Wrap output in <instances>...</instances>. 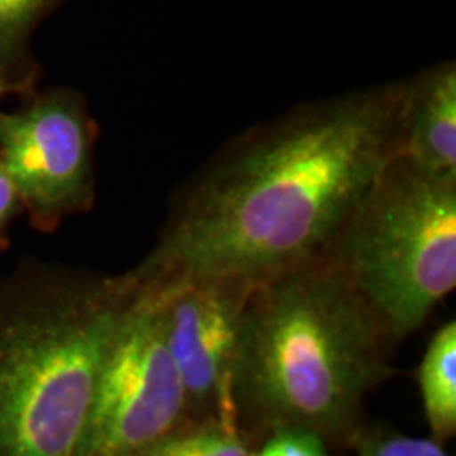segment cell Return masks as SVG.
I'll return each instance as SVG.
<instances>
[{
    "label": "cell",
    "instance_id": "6da1fadb",
    "mask_svg": "<svg viewBox=\"0 0 456 456\" xmlns=\"http://www.w3.org/2000/svg\"><path fill=\"white\" fill-rule=\"evenodd\" d=\"M408 81L315 102L237 140L165 224L140 283H260L328 256L399 157Z\"/></svg>",
    "mask_w": 456,
    "mask_h": 456
},
{
    "label": "cell",
    "instance_id": "7a4b0ae2",
    "mask_svg": "<svg viewBox=\"0 0 456 456\" xmlns=\"http://www.w3.org/2000/svg\"><path fill=\"white\" fill-rule=\"evenodd\" d=\"M385 330L330 256L256 283L231 397L279 429L334 433L385 379Z\"/></svg>",
    "mask_w": 456,
    "mask_h": 456
},
{
    "label": "cell",
    "instance_id": "3957f363",
    "mask_svg": "<svg viewBox=\"0 0 456 456\" xmlns=\"http://www.w3.org/2000/svg\"><path fill=\"white\" fill-rule=\"evenodd\" d=\"M131 273L68 289L0 326V456H74Z\"/></svg>",
    "mask_w": 456,
    "mask_h": 456
},
{
    "label": "cell",
    "instance_id": "277c9868",
    "mask_svg": "<svg viewBox=\"0 0 456 456\" xmlns=\"http://www.w3.org/2000/svg\"><path fill=\"white\" fill-rule=\"evenodd\" d=\"M328 256L387 338H406L456 285V175L393 159Z\"/></svg>",
    "mask_w": 456,
    "mask_h": 456
},
{
    "label": "cell",
    "instance_id": "5b68a950",
    "mask_svg": "<svg viewBox=\"0 0 456 456\" xmlns=\"http://www.w3.org/2000/svg\"><path fill=\"white\" fill-rule=\"evenodd\" d=\"M186 408L165 340L163 288L140 283L108 345L74 456H142L174 433Z\"/></svg>",
    "mask_w": 456,
    "mask_h": 456
},
{
    "label": "cell",
    "instance_id": "8992f818",
    "mask_svg": "<svg viewBox=\"0 0 456 456\" xmlns=\"http://www.w3.org/2000/svg\"><path fill=\"white\" fill-rule=\"evenodd\" d=\"M0 165L20 201L53 220L94 197L91 123L72 91H53L21 110L0 114Z\"/></svg>",
    "mask_w": 456,
    "mask_h": 456
},
{
    "label": "cell",
    "instance_id": "52a82bcc",
    "mask_svg": "<svg viewBox=\"0 0 456 456\" xmlns=\"http://www.w3.org/2000/svg\"><path fill=\"white\" fill-rule=\"evenodd\" d=\"M163 288L167 349L188 408L231 406V376L243 313L254 285L237 279H191Z\"/></svg>",
    "mask_w": 456,
    "mask_h": 456
},
{
    "label": "cell",
    "instance_id": "ba28073f",
    "mask_svg": "<svg viewBox=\"0 0 456 456\" xmlns=\"http://www.w3.org/2000/svg\"><path fill=\"white\" fill-rule=\"evenodd\" d=\"M399 157L436 175H456V68L433 66L408 81Z\"/></svg>",
    "mask_w": 456,
    "mask_h": 456
},
{
    "label": "cell",
    "instance_id": "9c48e42d",
    "mask_svg": "<svg viewBox=\"0 0 456 456\" xmlns=\"http://www.w3.org/2000/svg\"><path fill=\"white\" fill-rule=\"evenodd\" d=\"M420 397L427 423L437 442L456 431V323L437 330L419 370Z\"/></svg>",
    "mask_w": 456,
    "mask_h": 456
},
{
    "label": "cell",
    "instance_id": "30bf717a",
    "mask_svg": "<svg viewBox=\"0 0 456 456\" xmlns=\"http://www.w3.org/2000/svg\"><path fill=\"white\" fill-rule=\"evenodd\" d=\"M60 0H0V81L26 77L34 28Z\"/></svg>",
    "mask_w": 456,
    "mask_h": 456
},
{
    "label": "cell",
    "instance_id": "8fae6325",
    "mask_svg": "<svg viewBox=\"0 0 456 456\" xmlns=\"http://www.w3.org/2000/svg\"><path fill=\"white\" fill-rule=\"evenodd\" d=\"M142 456H252L232 429L228 412H222V423L192 433H169Z\"/></svg>",
    "mask_w": 456,
    "mask_h": 456
},
{
    "label": "cell",
    "instance_id": "7c38bea8",
    "mask_svg": "<svg viewBox=\"0 0 456 456\" xmlns=\"http://www.w3.org/2000/svg\"><path fill=\"white\" fill-rule=\"evenodd\" d=\"M254 456H328L322 436L302 429H279Z\"/></svg>",
    "mask_w": 456,
    "mask_h": 456
},
{
    "label": "cell",
    "instance_id": "4fadbf2b",
    "mask_svg": "<svg viewBox=\"0 0 456 456\" xmlns=\"http://www.w3.org/2000/svg\"><path fill=\"white\" fill-rule=\"evenodd\" d=\"M362 456H448L437 440L410 436L376 437L366 446Z\"/></svg>",
    "mask_w": 456,
    "mask_h": 456
},
{
    "label": "cell",
    "instance_id": "5bb4252c",
    "mask_svg": "<svg viewBox=\"0 0 456 456\" xmlns=\"http://www.w3.org/2000/svg\"><path fill=\"white\" fill-rule=\"evenodd\" d=\"M20 195H17L13 182H11L7 171L0 165V232L13 220L15 212L20 209Z\"/></svg>",
    "mask_w": 456,
    "mask_h": 456
}]
</instances>
